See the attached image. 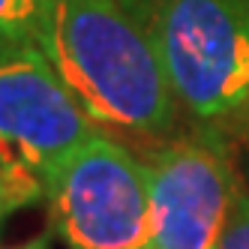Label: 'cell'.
Instances as JSON below:
<instances>
[{
    "instance_id": "obj_6",
    "label": "cell",
    "mask_w": 249,
    "mask_h": 249,
    "mask_svg": "<svg viewBox=\"0 0 249 249\" xmlns=\"http://www.w3.org/2000/svg\"><path fill=\"white\" fill-rule=\"evenodd\" d=\"M42 0H0V51L36 42Z\"/></svg>"
},
{
    "instance_id": "obj_8",
    "label": "cell",
    "mask_w": 249,
    "mask_h": 249,
    "mask_svg": "<svg viewBox=\"0 0 249 249\" xmlns=\"http://www.w3.org/2000/svg\"><path fill=\"white\" fill-rule=\"evenodd\" d=\"M3 249H48V240L45 237H36V240H27L21 246H3Z\"/></svg>"
},
{
    "instance_id": "obj_7",
    "label": "cell",
    "mask_w": 249,
    "mask_h": 249,
    "mask_svg": "<svg viewBox=\"0 0 249 249\" xmlns=\"http://www.w3.org/2000/svg\"><path fill=\"white\" fill-rule=\"evenodd\" d=\"M219 249H249V195L237 201Z\"/></svg>"
},
{
    "instance_id": "obj_3",
    "label": "cell",
    "mask_w": 249,
    "mask_h": 249,
    "mask_svg": "<svg viewBox=\"0 0 249 249\" xmlns=\"http://www.w3.org/2000/svg\"><path fill=\"white\" fill-rule=\"evenodd\" d=\"M147 33L192 114L219 117L249 99V0H156Z\"/></svg>"
},
{
    "instance_id": "obj_2",
    "label": "cell",
    "mask_w": 249,
    "mask_h": 249,
    "mask_svg": "<svg viewBox=\"0 0 249 249\" xmlns=\"http://www.w3.org/2000/svg\"><path fill=\"white\" fill-rule=\"evenodd\" d=\"M93 135L90 114L36 42L0 51V201L6 210L42 201L51 177Z\"/></svg>"
},
{
    "instance_id": "obj_4",
    "label": "cell",
    "mask_w": 249,
    "mask_h": 249,
    "mask_svg": "<svg viewBox=\"0 0 249 249\" xmlns=\"http://www.w3.org/2000/svg\"><path fill=\"white\" fill-rule=\"evenodd\" d=\"M45 201L69 249H153L147 162L99 132L51 177Z\"/></svg>"
},
{
    "instance_id": "obj_5",
    "label": "cell",
    "mask_w": 249,
    "mask_h": 249,
    "mask_svg": "<svg viewBox=\"0 0 249 249\" xmlns=\"http://www.w3.org/2000/svg\"><path fill=\"white\" fill-rule=\"evenodd\" d=\"M153 249H219L237 183L225 144L213 135H189L162 147L150 162Z\"/></svg>"
},
{
    "instance_id": "obj_9",
    "label": "cell",
    "mask_w": 249,
    "mask_h": 249,
    "mask_svg": "<svg viewBox=\"0 0 249 249\" xmlns=\"http://www.w3.org/2000/svg\"><path fill=\"white\" fill-rule=\"evenodd\" d=\"M3 213H6V207H3V204H0V216H3Z\"/></svg>"
},
{
    "instance_id": "obj_1",
    "label": "cell",
    "mask_w": 249,
    "mask_h": 249,
    "mask_svg": "<svg viewBox=\"0 0 249 249\" xmlns=\"http://www.w3.org/2000/svg\"><path fill=\"white\" fill-rule=\"evenodd\" d=\"M36 45L93 123L159 132L174 93L150 33L120 0H42Z\"/></svg>"
},
{
    "instance_id": "obj_10",
    "label": "cell",
    "mask_w": 249,
    "mask_h": 249,
    "mask_svg": "<svg viewBox=\"0 0 249 249\" xmlns=\"http://www.w3.org/2000/svg\"><path fill=\"white\" fill-rule=\"evenodd\" d=\"M0 204H3V201H0Z\"/></svg>"
}]
</instances>
